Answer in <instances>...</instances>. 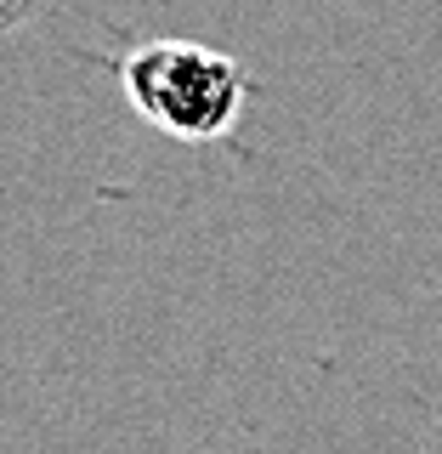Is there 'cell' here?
<instances>
[{
  "mask_svg": "<svg viewBox=\"0 0 442 454\" xmlns=\"http://www.w3.org/2000/svg\"><path fill=\"white\" fill-rule=\"evenodd\" d=\"M28 12H35V0H0V28H18Z\"/></svg>",
  "mask_w": 442,
  "mask_h": 454,
  "instance_id": "2",
  "label": "cell"
},
{
  "mask_svg": "<svg viewBox=\"0 0 442 454\" xmlns=\"http://www.w3.org/2000/svg\"><path fill=\"white\" fill-rule=\"evenodd\" d=\"M125 97L148 125L176 142H216L244 114L250 74L216 46L198 40H148L120 68Z\"/></svg>",
  "mask_w": 442,
  "mask_h": 454,
  "instance_id": "1",
  "label": "cell"
}]
</instances>
